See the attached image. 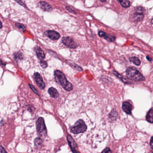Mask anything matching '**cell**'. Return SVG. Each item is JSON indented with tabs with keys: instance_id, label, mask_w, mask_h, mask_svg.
Returning <instances> with one entry per match:
<instances>
[{
	"instance_id": "31",
	"label": "cell",
	"mask_w": 153,
	"mask_h": 153,
	"mask_svg": "<svg viewBox=\"0 0 153 153\" xmlns=\"http://www.w3.org/2000/svg\"><path fill=\"white\" fill-rule=\"evenodd\" d=\"M146 58H147V60H149V61L151 62L152 61V59L151 57L149 56H146Z\"/></svg>"
},
{
	"instance_id": "3",
	"label": "cell",
	"mask_w": 153,
	"mask_h": 153,
	"mask_svg": "<svg viewBox=\"0 0 153 153\" xmlns=\"http://www.w3.org/2000/svg\"><path fill=\"white\" fill-rule=\"evenodd\" d=\"M87 126L82 119L77 121L74 125L70 129L71 132L74 134H78L84 133L86 130Z\"/></svg>"
},
{
	"instance_id": "21",
	"label": "cell",
	"mask_w": 153,
	"mask_h": 153,
	"mask_svg": "<svg viewBox=\"0 0 153 153\" xmlns=\"http://www.w3.org/2000/svg\"><path fill=\"white\" fill-rule=\"evenodd\" d=\"M68 64H69L70 65V66L72 67L73 68L76 69V70H77L80 71H82L83 70L82 68L81 67L79 66V65H77V64L73 63L72 62L68 63Z\"/></svg>"
},
{
	"instance_id": "25",
	"label": "cell",
	"mask_w": 153,
	"mask_h": 153,
	"mask_svg": "<svg viewBox=\"0 0 153 153\" xmlns=\"http://www.w3.org/2000/svg\"><path fill=\"white\" fill-rule=\"evenodd\" d=\"M40 64H41V66L43 68H46L48 66L47 62L43 60H41Z\"/></svg>"
},
{
	"instance_id": "5",
	"label": "cell",
	"mask_w": 153,
	"mask_h": 153,
	"mask_svg": "<svg viewBox=\"0 0 153 153\" xmlns=\"http://www.w3.org/2000/svg\"><path fill=\"white\" fill-rule=\"evenodd\" d=\"M145 9L141 7L136 8L134 10L133 14V18L134 20L140 21L144 17Z\"/></svg>"
},
{
	"instance_id": "17",
	"label": "cell",
	"mask_w": 153,
	"mask_h": 153,
	"mask_svg": "<svg viewBox=\"0 0 153 153\" xmlns=\"http://www.w3.org/2000/svg\"><path fill=\"white\" fill-rule=\"evenodd\" d=\"M13 56L15 60L17 61L23 60L24 58L23 54L21 52H14L13 54Z\"/></svg>"
},
{
	"instance_id": "20",
	"label": "cell",
	"mask_w": 153,
	"mask_h": 153,
	"mask_svg": "<svg viewBox=\"0 0 153 153\" xmlns=\"http://www.w3.org/2000/svg\"><path fill=\"white\" fill-rule=\"evenodd\" d=\"M113 74H114L116 76L117 78H118V79H121V80L122 81H123V82H124V83H128V80H127L126 79H125V78H123L122 76H121V75L119 74L118 72H117L115 71H114Z\"/></svg>"
},
{
	"instance_id": "7",
	"label": "cell",
	"mask_w": 153,
	"mask_h": 153,
	"mask_svg": "<svg viewBox=\"0 0 153 153\" xmlns=\"http://www.w3.org/2000/svg\"><path fill=\"white\" fill-rule=\"evenodd\" d=\"M34 80L37 83V85L41 90H44L45 87V84L43 81L42 76L38 72H35L33 75Z\"/></svg>"
},
{
	"instance_id": "28",
	"label": "cell",
	"mask_w": 153,
	"mask_h": 153,
	"mask_svg": "<svg viewBox=\"0 0 153 153\" xmlns=\"http://www.w3.org/2000/svg\"><path fill=\"white\" fill-rule=\"evenodd\" d=\"M66 9H68V10L70 12V13H74V14H76V13L74 12V11L72 9H71L69 7H68V6H66Z\"/></svg>"
},
{
	"instance_id": "32",
	"label": "cell",
	"mask_w": 153,
	"mask_h": 153,
	"mask_svg": "<svg viewBox=\"0 0 153 153\" xmlns=\"http://www.w3.org/2000/svg\"><path fill=\"white\" fill-rule=\"evenodd\" d=\"M100 1L102 2H105L106 1V0H100Z\"/></svg>"
},
{
	"instance_id": "27",
	"label": "cell",
	"mask_w": 153,
	"mask_h": 153,
	"mask_svg": "<svg viewBox=\"0 0 153 153\" xmlns=\"http://www.w3.org/2000/svg\"><path fill=\"white\" fill-rule=\"evenodd\" d=\"M102 153H112V151L109 148H106L104 149Z\"/></svg>"
},
{
	"instance_id": "11",
	"label": "cell",
	"mask_w": 153,
	"mask_h": 153,
	"mask_svg": "<svg viewBox=\"0 0 153 153\" xmlns=\"http://www.w3.org/2000/svg\"><path fill=\"white\" fill-rule=\"evenodd\" d=\"M68 140L70 146V148L72 149V151H73V152L74 153H79V152L76 151V150H75V148L77 147V145L76 144V142L70 135H68Z\"/></svg>"
},
{
	"instance_id": "1",
	"label": "cell",
	"mask_w": 153,
	"mask_h": 153,
	"mask_svg": "<svg viewBox=\"0 0 153 153\" xmlns=\"http://www.w3.org/2000/svg\"><path fill=\"white\" fill-rule=\"evenodd\" d=\"M55 80L57 83L61 85L63 89L68 91H70L73 89V86L68 81L63 72L59 70H55L54 72Z\"/></svg>"
},
{
	"instance_id": "15",
	"label": "cell",
	"mask_w": 153,
	"mask_h": 153,
	"mask_svg": "<svg viewBox=\"0 0 153 153\" xmlns=\"http://www.w3.org/2000/svg\"><path fill=\"white\" fill-rule=\"evenodd\" d=\"M146 119L148 122L150 123H153V109L151 108L150 110L146 116Z\"/></svg>"
},
{
	"instance_id": "30",
	"label": "cell",
	"mask_w": 153,
	"mask_h": 153,
	"mask_svg": "<svg viewBox=\"0 0 153 153\" xmlns=\"http://www.w3.org/2000/svg\"><path fill=\"white\" fill-rule=\"evenodd\" d=\"M150 145L151 148L153 150V137L151 138L150 141Z\"/></svg>"
},
{
	"instance_id": "10",
	"label": "cell",
	"mask_w": 153,
	"mask_h": 153,
	"mask_svg": "<svg viewBox=\"0 0 153 153\" xmlns=\"http://www.w3.org/2000/svg\"><path fill=\"white\" fill-rule=\"evenodd\" d=\"M98 35L100 37H103L104 39L106 40L108 42H112L114 41L115 40V36L107 35L106 33L103 32H98Z\"/></svg>"
},
{
	"instance_id": "26",
	"label": "cell",
	"mask_w": 153,
	"mask_h": 153,
	"mask_svg": "<svg viewBox=\"0 0 153 153\" xmlns=\"http://www.w3.org/2000/svg\"><path fill=\"white\" fill-rule=\"evenodd\" d=\"M20 5L22 6H24V8H27L26 7V5L24 4V3L23 2V1H22L21 0H15Z\"/></svg>"
},
{
	"instance_id": "12",
	"label": "cell",
	"mask_w": 153,
	"mask_h": 153,
	"mask_svg": "<svg viewBox=\"0 0 153 153\" xmlns=\"http://www.w3.org/2000/svg\"><path fill=\"white\" fill-rule=\"evenodd\" d=\"M39 4L41 9L45 11H50L52 10L51 5L45 1H41L39 2Z\"/></svg>"
},
{
	"instance_id": "8",
	"label": "cell",
	"mask_w": 153,
	"mask_h": 153,
	"mask_svg": "<svg viewBox=\"0 0 153 153\" xmlns=\"http://www.w3.org/2000/svg\"><path fill=\"white\" fill-rule=\"evenodd\" d=\"M45 35L48 38L53 40H57L60 37V35L58 32L53 30L46 31L45 33Z\"/></svg>"
},
{
	"instance_id": "18",
	"label": "cell",
	"mask_w": 153,
	"mask_h": 153,
	"mask_svg": "<svg viewBox=\"0 0 153 153\" xmlns=\"http://www.w3.org/2000/svg\"><path fill=\"white\" fill-rule=\"evenodd\" d=\"M117 1L123 7L127 8L129 6L130 2L129 0H117Z\"/></svg>"
},
{
	"instance_id": "9",
	"label": "cell",
	"mask_w": 153,
	"mask_h": 153,
	"mask_svg": "<svg viewBox=\"0 0 153 153\" xmlns=\"http://www.w3.org/2000/svg\"><path fill=\"white\" fill-rule=\"evenodd\" d=\"M122 109L127 114L131 115L132 113L133 107L131 103L129 102H125L123 103Z\"/></svg>"
},
{
	"instance_id": "2",
	"label": "cell",
	"mask_w": 153,
	"mask_h": 153,
	"mask_svg": "<svg viewBox=\"0 0 153 153\" xmlns=\"http://www.w3.org/2000/svg\"><path fill=\"white\" fill-rule=\"evenodd\" d=\"M126 76L128 79L135 81H144L145 78L136 68L130 67L126 70Z\"/></svg>"
},
{
	"instance_id": "29",
	"label": "cell",
	"mask_w": 153,
	"mask_h": 153,
	"mask_svg": "<svg viewBox=\"0 0 153 153\" xmlns=\"http://www.w3.org/2000/svg\"><path fill=\"white\" fill-rule=\"evenodd\" d=\"M1 153H7L5 150L2 146H1Z\"/></svg>"
},
{
	"instance_id": "13",
	"label": "cell",
	"mask_w": 153,
	"mask_h": 153,
	"mask_svg": "<svg viewBox=\"0 0 153 153\" xmlns=\"http://www.w3.org/2000/svg\"><path fill=\"white\" fill-rule=\"evenodd\" d=\"M35 52L37 54V56L41 60H43L45 58V54L44 51L40 48V47H37L35 48Z\"/></svg>"
},
{
	"instance_id": "6",
	"label": "cell",
	"mask_w": 153,
	"mask_h": 153,
	"mask_svg": "<svg viewBox=\"0 0 153 153\" xmlns=\"http://www.w3.org/2000/svg\"><path fill=\"white\" fill-rule=\"evenodd\" d=\"M62 41L63 44L69 48L74 49L77 47V44H76V43L74 42L72 38H70V37H68V36L62 37Z\"/></svg>"
},
{
	"instance_id": "22",
	"label": "cell",
	"mask_w": 153,
	"mask_h": 153,
	"mask_svg": "<svg viewBox=\"0 0 153 153\" xmlns=\"http://www.w3.org/2000/svg\"><path fill=\"white\" fill-rule=\"evenodd\" d=\"M15 25H16V28H18L19 29H20V30H21V31L24 32V31L26 30L25 27L24 25L22 24L19 23H16L15 24Z\"/></svg>"
},
{
	"instance_id": "19",
	"label": "cell",
	"mask_w": 153,
	"mask_h": 153,
	"mask_svg": "<svg viewBox=\"0 0 153 153\" xmlns=\"http://www.w3.org/2000/svg\"><path fill=\"white\" fill-rule=\"evenodd\" d=\"M117 115V112L115 111L114 110H113L109 114V118H110V119H112V120H115L116 119Z\"/></svg>"
},
{
	"instance_id": "33",
	"label": "cell",
	"mask_w": 153,
	"mask_h": 153,
	"mask_svg": "<svg viewBox=\"0 0 153 153\" xmlns=\"http://www.w3.org/2000/svg\"><path fill=\"white\" fill-rule=\"evenodd\" d=\"M151 23L153 24V18L152 19V20H151Z\"/></svg>"
},
{
	"instance_id": "4",
	"label": "cell",
	"mask_w": 153,
	"mask_h": 153,
	"mask_svg": "<svg viewBox=\"0 0 153 153\" xmlns=\"http://www.w3.org/2000/svg\"><path fill=\"white\" fill-rule=\"evenodd\" d=\"M37 131L41 137H45L47 134L46 127L43 118L40 117L36 122Z\"/></svg>"
},
{
	"instance_id": "14",
	"label": "cell",
	"mask_w": 153,
	"mask_h": 153,
	"mask_svg": "<svg viewBox=\"0 0 153 153\" xmlns=\"http://www.w3.org/2000/svg\"><path fill=\"white\" fill-rule=\"evenodd\" d=\"M48 93L49 94V95L51 96V97L54 98V99H57L59 97V94L57 90L53 87H51L49 89Z\"/></svg>"
},
{
	"instance_id": "24",
	"label": "cell",
	"mask_w": 153,
	"mask_h": 153,
	"mask_svg": "<svg viewBox=\"0 0 153 153\" xmlns=\"http://www.w3.org/2000/svg\"><path fill=\"white\" fill-rule=\"evenodd\" d=\"M28 86H29L30 88H31V90L33 91V92H34L35 94H36L37 95L39 96V93H38V91H37V89L34 87V86L31 85L30 84H29Z\"/></svg>"
},
{
	"instance_id": "23",
	"label": "cell",
	"mask_w": 153,
	"mask_h": 153,
	"mask_svg": "<svg viewBox=\"0 0 153 153\" xmlns=\"http://www.w3.org/2000/svg\"><path fill=\"white\" fill-rule=\"evenodd\" d=\"M42 141L41 139L40 138H37L35 141V144L36 146L38 147H40L42 145Z\"/></svg>"
},
{
	"instance_id": "16",
	"label": "cell",
	"mask_w": 153,
	"mask_h": 153,
	"mask_svg": "<svg viewBox=\"0 0 153 153\" xmlns=\"http://www.w3.org/2000/svg\"><path fill=\"white\" fill-rule=\"evenodd\" d=\"M129 60L130 61L132 62L134 64H135L137 66H139L141 64V61L139 59V58L137 57L133 56V57H130L129 58Z\"/></svg>"
}]
</instances>
